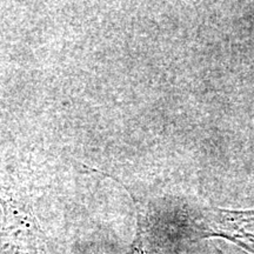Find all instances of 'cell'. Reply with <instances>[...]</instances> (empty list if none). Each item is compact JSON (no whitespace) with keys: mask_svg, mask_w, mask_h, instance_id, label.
Instances as JSON below:
<instances>
[{"mask_svg":"<svg viewBox=\"0 0 254 254\" xmlns=\"http://www.w3.org/2000/svg\"><path fill=\"white\" fill-rule=\"evenodd\" d=\"M0 201L6 215L2 253L45 254V234L41 231L32 201L25 190L7 180L0 189Z\"/></svg>","mask_w":254,"mask_h":254,"instance_id":"1","label":"cell"}]
</instances>
